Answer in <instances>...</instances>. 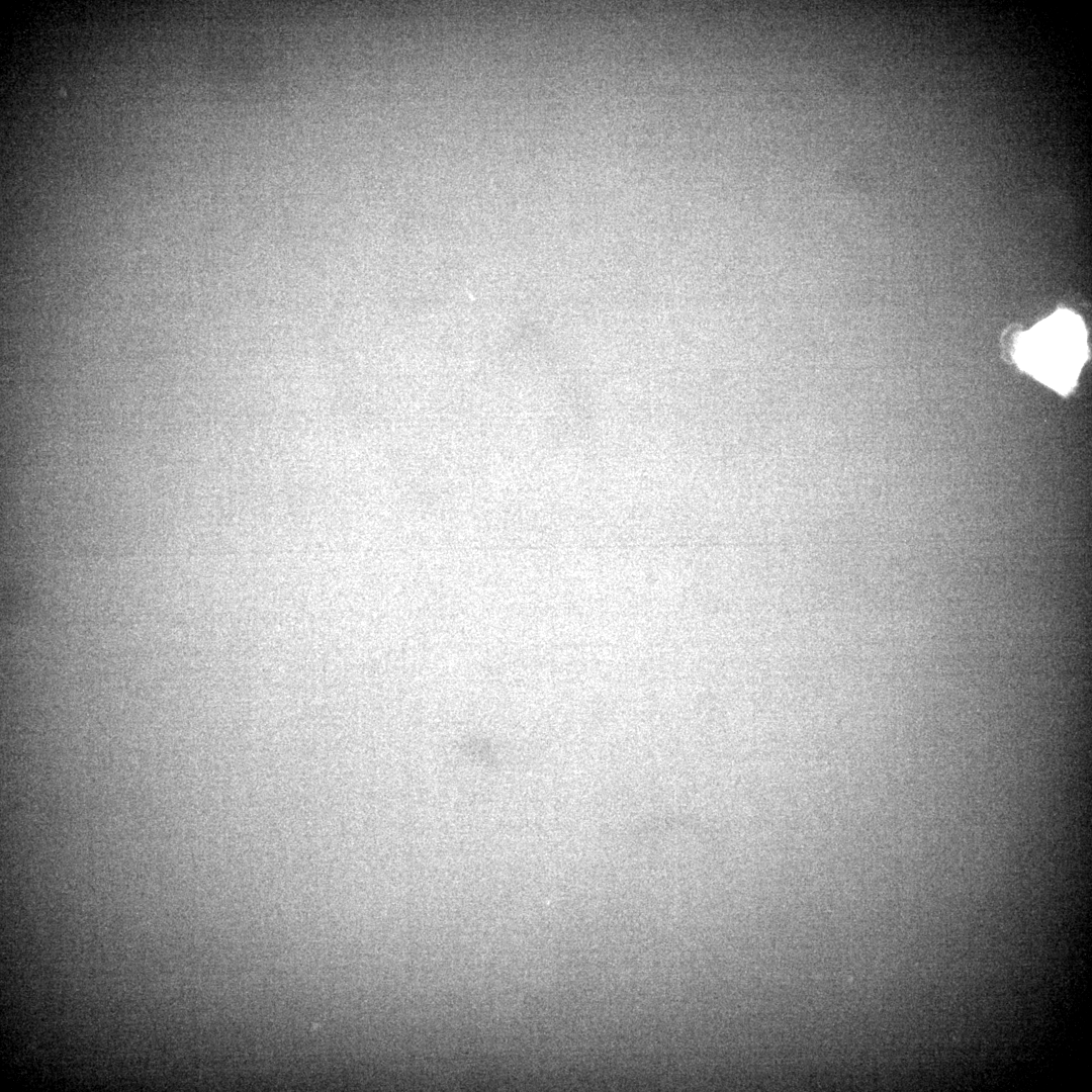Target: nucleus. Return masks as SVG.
<instances>
[{
    "instance_id": "f257e3e1",
    "label": "nucleus",
    "mask_w": 1092,
    "mask_h": 1092,
    "mask_svg": "<svg viewBox=\"0 0 1092 1092\" xmlns=\"http://www.w3.org/2000/svg\"><path fill=\"white\" fill-rule=\"evenodd\" d=\"M1087 356V334L1081 318L1059 310L1023 333L1016 343L1020 366L1060 391L1076 381Z\"/></svg>"
}]
</instances>
